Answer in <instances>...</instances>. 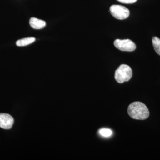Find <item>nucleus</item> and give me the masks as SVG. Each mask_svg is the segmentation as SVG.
<instances>
[{"mask_svg":"<svg viewBox=\"0 0 160 160\" xmlns=\"http://www.w3.org/2000/svg\"><path fill=\"white\" fill-rule=\"evenodd\" d=\"M14 122L13 118L7 113H0V127L3 129H11Z\"/></svg>","mask_w":160,"mask_h":160,"instance_id":"obj_5","label":"nucleus"},{"mask_svg":"<svg viewBox=\"0 0 160 160\" xmlns=\"http://www.w3.org/2000/svg\"><path fill=\"white\" fill-rule=\"evenodd\" d=\"M110 13L113 17L118 20H124L129 17V11L125 6L114 5L110 7Z\"/></svg>","mask_w":160,"mask_h":160,"instance_id":"obj_3","label":"nucleus"},{"mask_svg":"<svg viewBox=\"0 0 160 160\" xmlns=\"http://www.w3.org/2000/svg\"><path fill=\"white\" fill-rule=\"evenodd\" d=\"M114 45L122 51H133L136 49L135 44L129 39H116L114 41Z\"/></svg>","mask_w":160,"mask_h":160,"instance_id":"obj_4","label":"nucleus"},{"mask_svg":"<svg viewBox=\"0 0 160 160\" xmlns=\"http://www.w3.org/2000/svg\"><path fill=\"white\" fill-rule=\"evenodd\" d=\"M131 68L128 65L122 64L118 68L115 73V79L119 83L128 82L132 77Z\"/></svg>","mask_w":160,"mask_h":160,"instance_id":"obj_2","label":"nucleus"},{"mask_svg":"<svg viewBox=\"0 0 160 160\" xmlns=\"http://www.w3.org/2000/svg\"><path fill=\"white\" fill-rule=\"evenodd\" d=\"M29 24L32 28L36 29H43L46 26V22L45 21L35 18H30Z\"/></svg>","mask_w":160,"mask_h":160,"instance_id":"obj_6","label":"nucleus"},{"mask_svg":"<svg viewBox=\"0 0 160 160\" xmlns=\"http://www.w3.org/2000/svg\"><path fill=\"white\" fill-rule=\"evenodd\" d=\"M128 113L130 117L136 120L146 119L149 116L147 106L140 102H135L130 104L128 108Z\"/></svg>","mask_w":160,"mask_h":160,"instance_id":"obj_1","label":"nucleus"},{"mask_svg":"<svg viewBox=\"0 0 160 160\" xmlns=\"http://www.w3.org/2000/svg\"><path fill=\"white\" fill-rule=\"evenodd\" d=\"M120 2L124 4H132L137 2V0H117Z\"/></svg>","mask_w":160,"mask_h":160,"instance_id":"obj_10","label":"nucleus"},{"mask_svg":"<svg viewBox=\"0 0 160 160\" xmlns=\"http://www.w3.org/2000/svg\"><path fill=\"white\" fill-rule=\"evenodd\" d=\"M152 45L157 53L160 56V39L159 38L154 37L152 39Z\"/></svg>","mask_w":160,"mask_h":160,"instance_id":"obj_8","label":"nucleus"},{"mask_svg":"<svg viewBox=\"0 0 160 160\" xmlns=\"http://www.w3.org/2000/svg\"><path fill=\"white\" fill-rule=\"evenodd\" d=\"M100 134L106 137L110 136L112 134V132L110 129H102L99 131Z\"/></svg>","mask_w":160,"mask_h":160,"instance_id":"obj_9","label":"nucleus"},{"mask_svg":"<svg viewBox=\"0 0 160 160\" xmlns=\"http://www.w3.org/2000/svg\"><path fill=\"white\" fill-rule=\"evenodd\" d=\"M36 41L34 38L30 37L25 38L18 40L16 42V45L18 46H25L30 45L32 43Z\"/></svg>","mask_w":160,"mask_h":160,"instance_id":"obj_7","label":"nucleus"}]
</instances>
